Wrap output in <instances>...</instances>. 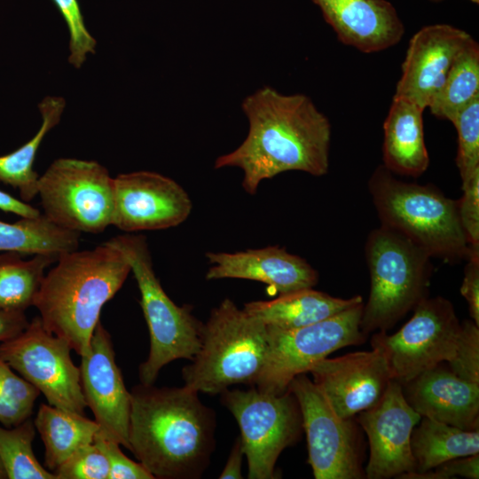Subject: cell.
I'll list each match as a JSON object with an SVG mask.
<instances>
[{
  "mask_svg": "<svg viewBox=\"0 0 479 479\" xmlns=\"http://www.w3.org/2000/svg\"><path fill=\"white\" fill-rule=\"evenodd\" d=\"M241 108L248 120L247 136L214 167L240 169L247 193L255 194L261 182L282 172L327 173L331 125L309 97L264 86L246 97Z\"/></svg>",
  "mask_w": 479,
  "mask_h": 479,
  "instance_id": "cell-1",
  "label": "cell"
},
{
  "mask_svg": "<svg viewBox=\"0 0 479 479\" xmlns=\"http://www.w3.org/2000/svg\"><path fill=\"white\" fill-rule=\"evenodd\" d=\"M130 396L129 451L154 478H200L215 449L214 411L185 385L140 383Z\"/></svg>",
  "mask_w": 479,
  "mask_h": 479,
  "instance_id": "cell-2",
  "label": "cell"
},
{
  "mask_svg": "<svg viewBox=\"0 0 479 479\" xmlns=\"http://www.w3.org/2000/svg\"><path fill=\"white\" fill-rule=\"evenodd\" d=\"M45 274L34 305L43 326L80 357L90 349L103 306L131 271L122 252L108 243L59 256Z\"/></svg>",
  "mask_w": 479,
  "mask_h": 479,
  "instance_id": "cell-3",
  "label": "cell"
},
{
  "mask_svg": "<svg viewBox=\"0 0 479 479\" xmlns=\"http://www.w3.org/2000/svg\"><path fill=\"white\" fill-rule=\"evenodd\" d=\"M381 225L400 233L431 258L456 263L467 259L471 247L462 229L458 201L432 185L398 180L383 165L368 181Z\"/></svg>",
  "mask_w": 479,
  "mask_h": 479,
  "instance_id": "cell-4",
  "label": "cell"
},
{
  "mask_svg": "<svg viewBox=\"0 0 479 479\" xmlns=\"http://www.w3.org/2000/svg\"><path fill=\"white\" fill-rule=\"evenodd\" d=\"M268 349L265 326L229 298L203 324L200 347L182 369L185 386L220 394L235 384H255Z\"/></svg>",
  "mask_w": 479,
  "mask_h": 479,
  "instance_id": "cell-5",
  "label": "cell"
},
{
  "mask_svg": "<svg viewBox=\"0 0 479 479\" xmlns=\"http://www.w3.org/2000/svg\"><path fill=\"white\" fill-rule=\"evenodd\" d=\"M365 251L371 287L360 329L365 334L386 332L427 297L431 257L383 225L369 233Z\"/></svg>",
  "mask_w": 479,
  "mask_h": 479,
  "instance_id": "cell-6",
  "label": "cell"
},
{
  "mask_svg": "<svg viewBox=\"0 0 479 479\" xmlns=\"http://www.w3.org/2000/svg\"><path fill=\"white\" fill-rule=\"evenodd\" d=\"M127 258L140 292V306L150 335V350L139 365L142 384H154L170 362L192 360L200 349L203 324L189 305L178 306L165 293L155 275L146 238L126 233L106 240Z\"/></svg>",
  "mask_w": 479,
  "mask_h": 479,
  "instance_id": "cell-7",
  "label": "cell"
},
{
  "mask_svg": "<svg viewBox=\"0 0 479 479\" xmlns=\"http://www.w3.org/2000/svg\"><path fill=\"white\" fill-rule=\"evenodd\" d=\"M37 190L43 215L64 229L97 234L112 225L114 177L96 161L57 159Z\"/></svg>",
  "mask_w": 479,
  "mask_h": 479,
  "instance_id": "cell-8",
  "label": "cell"
},
{
  "mask_svg": "<svg viewBox=\"0 0 479 479\" xmlns=\"http://www.w3.org/2000/svg\"><path fill=\"white\" fill-rule=\"evenodd\" d=\"M223 404L231 412L240 430L249 479L276 478L280 453L301 436L302 420L292 392L273 395L255 386L247 390L225 389Z\"/></svg>",
  "mask_w": 479,
  "mask_h": 479,
  "instance_id": "cell-9",
  "label": "cell"
},
{
  "mask_svg": "<svg viewBox=\"0 0 479 479\" xmlns=\"http://www.w3.org/2000/svg\"><path fill=\"white\" fill-rule=\"evenodd\" d=\"M364 302L322 321L291 330L266 327L268 349L263 368L255 387L260 391L280 395L291 381L306 373L317 362L332 352L363 343L360 329Z\"/></svg>",
  "mask_w": 479,
  "mask_h": 479,
  "instance_id": "cell-10",
  "label": "cell"
},
{
  "mask_svg": "<svg viewBox=\"0 0 479 479\" xmlns=\"http://www.w3.org/2000/svg\"><path fill=\"white\" fill-rule=\"evenodd\" d=\"M413 310L411 319L397 333L379 331L371 340L372 347L383 353L391 378L401 384L450 362L461 326L453 305L442 296H427Z\"/></svg>",
  "mask_w": 479,
  "mask_h": 479,
  "instance_id": "cell-11",
  "label": "cell"
},
{
  "mask_svg": "<svg viewBox=\"0 0 479 479\" xmlns=\"http://www.w3.org/2000/svg\"><path fill=\"white\" fill-rule=\"evenodd\" d=\"M66 341L48 331L40 317L14 338L0 343V357L42 393L49 404L84 414L80 369Z\"/></svg>",
  "mask_w": 479,
  "mask_h": 479,
  "instance_id": "cell-12",
  "label": "cell"
},
{
  "mask_svg": "<svg viewBox=\"0 0 479 479\" xmlns=\"http://www.w3.org/2000/svg\"><path fill=\"white\" fill-rule=\"evenodd\" d=\"M287 390L295 397L307 436L309 459L316 479L365 478L352 419L340 417L305 373L296 375Z\"/></svg>",
  "mask_w": 479,
  "mask_h": 479,
  "instance_id": "cell-13",
  "label": "cell"
},
{
  "mask_svg": "<svg viewBox=\"0 0 479 479\" xmlns=\"http://www.w3.org/2000/svg\"><path fill=\"white\" fill-rule=\"evenodd\" d=\"M192 208L188 193L169 177L140 170L114 177L112 225L127 233L176 227Z\"/></svg>",
  "mask_w": 479,
  "mask_h": 479,
  "instance_id": "cell-14",
  "label": "cell"
},
{
  "mask_svg": "<svg viewBox=\"0 0 479 479\" xmlns=\"http://www.w3.org/2000/svg\"><path fill=\"white\" fill-rule=\"evenodd\" d=\"M420 419L404 398L402 384L393 379L380 400L358 413L370 446L365 478H398L415 471L411 436Z\"/></svg>",
  "mask_w": 479,
  "mask_h": 479,
  "instance_id": "cell-15",
  "label": "cell"
},
{
  "mask_svg": "<svg viewBox=\"0 0 479 479\" xmlns=\"http://www.w3.org/2000/svg\"><path fill=\"white\" fill-rule=\"evenodd\" d=\"M79 369L82 394L98 433L129 450L130 391L115 362L111 335L101 321L93 332L89 351L81 357Z\"/></svg>",
  "mask_w": 479,
  "mask_h": 479,
  "instance_id": "cell-16",
  "label": "cell"
},
{
  "mask_svg": "<svg viewBox=\"0 0 479 479\" xmlns=\"http://www.w3.org/2000/svg\"><path fill=\"white\" fill-rule=\"evenodd\" d=\"M309 372L334 411L344 419H352L374 405L392 380L387 360L378 348L326 357Z\"/></svg>",
  "mask_w": 479,
  "mask_h": 479,
  "instance_id": "cell-17",
  "label": "cell"
},
{
  "mask_svg": "<svg viewBox=\"0 0 479 479\" xmlns=\"http://www.w3.org/2000/svg\"><path fill=\"white\" fill-rule=\"evenodd\" d=\"M472 36L448 24L425 26L410 39L396 97L429 106Z\"/></svg>",
  "mask_w": 479,
  "mask_h": 479,
  "instance_id": "cell-18",
  "label": "cell"
},
{
  "mask_svg": "<svg viewBox=\"0 0 479 479\" xmlns=\"http://www.w3.org/2000/svg\"><path fill=\"white\" fill-rule=\"evenodd\" d=\"M211 264L206 273L209 280L242 279L268 285L279 294L313 287L317 271L303 258L285 247L269 246L235 253L206 254Z\"/></svg>",
  "mask_w": 479,
  "mask_h": 479,
  "instance_id": "cell-19",
  "label": "cell"
},
{
  "mask_svg": "<svg viewBox=\"0 0 479 479\" xmlns=\"http://www.w3.org/2000/svg\"><path fill=\"white\" fill-rule=\"evenodd\" d=\"M338 39L364 53L388 49L400 42L404 26L387 0H311Z\"/></svg>",
  "mask_w": 479,
  "mask_h": 479,
  "instance_id": "cell-20",
  "label": "cell"
},
{
  "mask_svg": "<svg viewBox=\"0 0 479 479\" xmlns=\"http://www.w3.org/2000/svg\"><path fill=\"white\" fill-rule=\"evenodd\" d=\"M408 404L428 417L464 430L479 429V385L440 365L402 384Z\"/></svg>",
  "mask_w": 479,
  "mask_h": 479,
  "instance_id": "cell-21",
  "label": "cell"
},
{
  "mask_svg": "<svg viewBox=\"0 0 479 479\" xmlns=\"http://www.w3.org/2000/svg\"><path fill=\"white\" fill-rule=\"evenodd\" d=\"M424 108L401 97H393L383 123V166L390 172L417 177L429 164L424 141Z\"/></svg>",
  "mask_w": 479,
  "mask_h": 479,
  "instance_id": "cell-22",
  "label": "cell"
},
{
  "mask_svg": "<svg viewBox=\"0 0 479 479\" xmlns=\"http://www.w3.org/2000/svg\"><path fill=\"white\" fill-rule=\"evenodd\" d=\"M362 302L360 295L342 299L310 287L270 301L250 302L243 310L266 327L291 330L322 321Z\"/></svg>",
  "mask_w": 479,
  "mask_h": 479,
  "instance_id": "cell-23",
  "label": "cell"
},
{
  "mask_svg": "<svg viewBox=\"0 0 479 479\" xmlns=\"http://www.w3.org/2000/svg\"><path fill=\"white\" fill-rule=\"evenodd\" d=\"M44 445V467L53 472L80 448L93 443L99 427L94 420L42 404L34 420Z\"/></svg>",
  "mask_w": 479,
  "mask_h": 479,
  "instance_id": "cell-24",
  "label": "cell"
},
{
  "mask_svg": "<svg viewBox=\"0 0 479 479\" xmlns=\"http://www.w3.org/2000/svg\"><path fill=\"white\" fill-rule=\"evenodd\" d=\"M419 422L411 436L415 473L432 470L455 458L478 454L479 429L464 430L428 417H421Z\"/></svg>",
  "mask_w": 479,
  "mask_h": 479,
  "instance_id": "cell-25",
  "label": "cell"
},
{
  "mask_svg": "<svg viewBox=\"0 0 479 479\" xmlns=\"http://www.w3.org/2000/svg\"><path fill=\"white\" fill-rule=\"evenodd\" d=\"M66 101L61 97L47 96L39 104L42 125L26 144L0 156V181L19 190L24 201L37 195L38 174L34 170L36 153L47 133L60 121Z\"/></svg>",
  "mask_w": 479,
  "mask_h": 479,
  "instance_id": "cell-26",
  "label": "cell"
},
{
  "mask_svg": "<svg viewBox=\"0 0 479 479\" xmlns=\"http://www.w3.org/2000/svg\"><path fill=\"white\" fill-rule=\"evenodd\" d=\"M80 234L57 225L43 214L12 224L0 221V252L59 256L78 248Z\"/></svg>",
  "mask_w": 479,
  "mask_h": 479,
  "instance_id": "cell-27",
  "label": "cell"
},
{
  "mask_svg": "<svg viewBox=\"0 0 479 479\" xmlns=\"http://www.w3.org/2000/svg\"><path fill=\"white\" fill-rule=\"evenodd\" d=\"M59 255L37 254L23 260L18 253L0 255V310L25 311L34 305L45 270Z\"/></svg>",
  "mask_w": 479,
  "mask_h": 479,
  "instance_id": "cell-28",
  "label": "cell"
},
{
  "mask_svg": "<svg viewBox=\"0 0 479 479\" xmlns=\"http://www.w3.org/2000/svg\"><path fill=\"white\" fill-rule=\"evenodd\" d=\"M479 97V45L472 37L452 66L445 81L429 105L433 115L451 122Z\"/></svg>",
  "mask_w": 479,
  "mask_h": 479,
  "instance_id": "cell-29",
  "label": "cell"
},
{
  "mask_svg": "<svg viewBox=\"0 0 479 479\" xmlns=\"http://www.w3.org/2000/svg\"><path fill=\"white\" fill-rule=\"evenodd\" d=\"M35 436L31 417L14 427L0 426V459L7 479H57L36 459L33 451Z\"/></svg>",
  "mask_w": 479,
  "mask_h": 479,
  "instance_id": "cell-30",
  "label": "cell"
},
{
  "mask_svg": "<svg viewBox=\"0 0 479 479\" xmlns=\"http://www.w3.org/2000/svg\"><path fill=\"white\" fill-rule=\"evenodd\" d=\"M40 391L27 381L0 357V423L14 427L33 413Z\"/></svg>",
  "mask_w": 479,
  "mask_h": 479,
  "instance_id": "cell-31",
  "label": "cell"
},
{
  "mask_svg": "<svg viewBox=\"0 0 479 479\" xmlns=\"http://www.w3.org/2000/svg\"><path fill=\"white\" fill-rule=\"evenodd\" d=\"M458 133L456 165L461 183L479 172V97L451 120Z\"/></svg>",
  "mask_w": 479,
  "mask_h": 479,
  "instance_id": "cell-32",
  "label": "cell"
},
{
  "mask_svg": "<svg viewBox=\"0 0 479 479\" xmlns=\"http://www.w3.org/2000/svg\"><path fill=\"white\" fill-rule=\"evenodd\" d=\"M66 21L69 32L68 62L79 68L87 54L94 53L96 39L87 29L78 0H52Z\"/></svg>",
  "mask_w": 479,
  "mask_h": 479,
  "instance_id": "cell-33",
  "label": "cell"
},
{
  "mask_svg": "<svg viewBox=\"0 0 479 479\" xmlns=\"http://www.w3.org/2000/svg\"><path fill=\"white\" fill-rule=\"evenodd\" d=\"M448 364L459 378L479 385V326L473 320L461 324L455 354Z\"/></svg>",
  "mask_w": 479,
  "mask_h": 479,
  "instance_id": "cell-34",
  "label": "cell"
},
{
  "mask_svg": "<svg viewBox=\"0 0 479 479\" xmlns=\"http://www.w3.org/2000/svg\"><path fill=\"white\" fill-rule=\"evenodd\" d=\"M53 473L57 479H108L109 464L93 442L77 450Z\"/></svg>",
  "mask_w": 479,
  "mask_h": 479,
  "instance_id": "cell-35",
  "label": "cell"
},
{
  "mask_svg": "<svg viewBox=\"0 0 479 479\" xmlns=\"http://www.w3.org/2000/svg\"><path fill=\"white\" fill-rule=\"evenodd\" d=\"M93 442L108 460V479H154L139 461L136 462L127 457L117 442L108 439L99 433L96 435Z\"/></svg>",
  "mask_w": 479,
  "mask_h": 479,
  "instance_id": "cell-36",
  "label": "cell"
},
{
  "mask_svg": "<svg viewBox=\"0 0 479 479\" xmlns=\"http://www.w3.org/2000/svg\"><path fill=\"white\" fill-rule=\"evenodd\" d=\"M462 196L458 201L459 221L472 247H479V172L461 183Z\"/></svg>",
  "mask_w": 479,
  "mask_h": 479,
  "instance_id": "cell-37",
  "label": "cell"
},
{
  "mask_svg": "<svg viewBox=\"0 0 479 479\" xmlns=\"http://www.w3.org/2000/svg\"><path fill=\"white\" fill-rule=\"evenodd\" d=\"M465 477L468 479L479 478V455L474 454L466 457L455 458L447 460L437 467L435 470L424 473L411 472L400 475L404 479H449L453 477Z\"/></svg>",
  "mask_w": 479,
  "mask_h": 479,
  "instance_id": "cell-38",
  "label": "cell"
},
{
  "mask_svg": "<svg viewBox=\"0 0 479 479\" xmlns=\"http://www.w3.org/2000/svg\"><path fill=\"white\" fill-rule=\"evenodd\" d=\"M464 271L460 294L466 299L473 321L479 326V247H472Z\"/></svg>",
  "mask_w": 479,
  "mask_h": 479,
  "instance_id": "cell-39",
  "label": "cell"
},
{
  "mask_svg": "<svg viewBox=\"0 0 479 479\" xmlns=\"http://www.w3.org/2000/svg\"><path fill=\"white\" fill-rule=\"evenodd\" d=\"M28 323L25 311L0 310V342L20 334Z\"/></svg>",
  "mask_w": 479,
  "mask_h": 479,
  "instance_id": "cell-40",
  "label": "cell"
},
{
  "mask_svg": "<svg viewBox=\"0 0 479 479\" xmlns=\"http://www.w3.org/2000/svg\"><path fill=\"white\" fill-rule=\"evenodd\" d=\"M0 209L4 212L13 213L20 217L34 218L42 213L33 206L12 196L0 190Z\"/></svg>",
  "mask_w": 479,
  "mask_h": 479,
  "instance_id": "cell-41",
  "label": "cell"
},
{
  "mask_svg": "<svg viewBox=\"0 0 479 479\" xmlns=\"http://www.w3.org/2000/svg\"><path fill=\"white\" fill-rule=\"evenodd\" d=\"M244 453V449L240 437L239 436L231 450L226 464L221 472L220 479H241V466Z\"/></svg>",
  "mask_w": 479,
  "mask_h": 479,
  "instance_id": "cell-42",
  "label": "cell"
},
{
  "mask_svg": "<svg viewBox=\"0 0 479 479\" xmlns=\"http://www.w3.org/2000/svg\"><path fill=\"white\" fill-rule=\"evenodd\" d=\"M0 479H7V475L4 470V467L2 464V461L0 459Z\"/></svg>",
  "mask_w": 479,
  "mask_h": 479,
  "instance_id": "cell-43",
  "label": "cell"
},
{
  "mask_svg": "<svg viewBox=\"0 0 479 479\" xmlns=\"http://www.w3.org/2000/svg\"><path fill=\"white\" fill-rule=\"evenodd\" d=\"M431 1H434V2H439V1H442V0H431ZM474 4H478L479 3V0H468Z\"/></svg>",
  "mask_w": 479,
  "mask_h": 479,
  "instance_id": "cell-44",
  "label": "cell"
}]
</instances>
